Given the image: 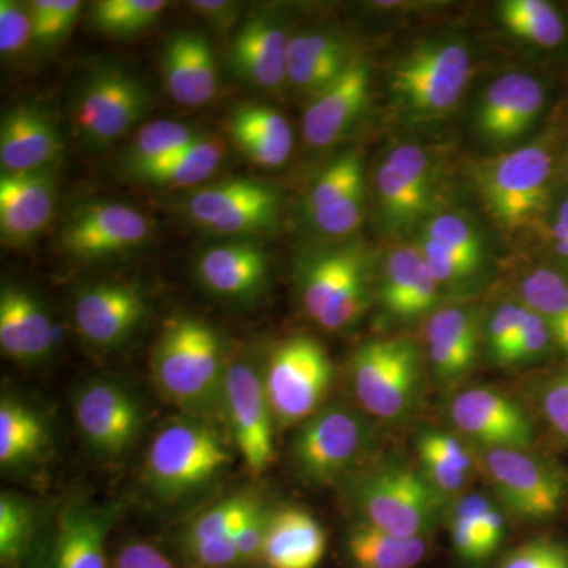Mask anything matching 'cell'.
<instances>
[{"mask_svg":"<svg viewBox=\"0 0 568 568\" xmlns=\"http://www.w3.org/2000/svg\"><path fill=\"white\" fill-rule=\"evenodd\" d=\"M227 365L215 328L192 316L168 321L151 357L156 390L189 414L209 413L223 403Z\"/></svg>","mask_w":568,"mask_h":568,"instance_id":"1","label":"cell"},{"mask_svg":"<svg viewBox=\"0 0 568 568\" xmlns=\"http://www.w3.org/2000/svg\"><path fill=\"white\" fill-rule=\"evenodd\" d=\"M231 455L215 432L194 417L174 418L149 447L145 478L168 500L196 493L230 466Z\"/></svg>","mask_w":568,"mask_h":568,"instance_id":"2","label":"cell"},{"mask_svg":"<svg viewBox=\"0 0 568 568\" xmlns=\"http://www.w3.org/2000/svg\"><path fill=\"white\" fill-rule=\"evenodd\" d=\"M470 55L457 41H426L407 52L390 74V92L406 114L437 118L450 111L465 92Z\"/></svg>","mask_w":568,"mask_h":568,"instance_id":"3","label":"cell"},{"mask_svg":"<svg viewBox=\"0 0 568 568\" xmlns=\"http://www.w3.org/2000/svg\"><path fill=\"white\" fill-rule=\"evenodd\" d=\"M440 497L424 473L399 463L369 470L354 489L364 521L398 537H425L435 525Z\"/></svg>","mask_w":568,"mask_h":568,"instance_id":"4","label":"cell"},{"mask_svg":"<svg viewBox=\"0 0 568 568\" xmlns=\"http://www.w3.org/2000/svg\"><path fill=\"white\" fill-rule=\"evenodd\" d=\"M268 405L280 428L302 424L320 410L334 379L327 351L310 336H294L275 347L264 372Z\"/></svg>","mask_w":568,"mask_h":568,"instance_id":"5","label":"cell"},{"mask_svg":"<svg viewBox=\"0 0 568 568\" xmlns=\"http://www.w3.org/2000/svg\"><path fill=\"white\" fill-rule=\"evenodd\" d=\"M351 375L355 396L366 413L381 420H398L416 405L420 355L406 339H376L355 351Z\"/></svg>","mask_w":568,"mask_h":568,"instance_id":"6","label":"cell"},{"mask_svg":"<svg viewBox=\"0 0 568 568\" xmlns=\"http://www.w3.org/2000/svg\"><path fill=\"white\" fill-rule=\"evenodd\" d=\"M373 446L368 422L345 406L320 409L298 429L294 465L312 484H334L362 465Z\"/></svg>","mask_w":568,"mask_h":568,"instance_id":"7","label":"cell"},{"mask_svg":"<svg viewBox=\"0 0 568 568\" xmlns=\"http://www.w3.org/2000/svg\"><path fill=\"white\" fill-rule=\"evenodd\" d=\"M552 159L534 144L500 156L480 171L481 197L489 213L506 227L525 226L544 211Z\"/></svg>","mask_w":568,"mask_h":568,"instance_id":"8","label":"cell"},{"mask_svg":"<svg viewBox=\"0 0 568 568\" xmlns=\"http://www.w3.org/2000/svg\"><path fill=\"white\" fill-rule=\"evenodd\" d=\"M489 481L504 506L526 521L558 515L568 487L562 470L528 450L491 448L484 458Z\"/></svg>","mask_w":568,"mask_h":568,"instance_id":"9","label":"cell"},{"mask_svg":"<svg viewBox=\"0 0 568 568\" xmlns=\"http://www.w3.org/2000/svg\"><path fill=\"white\" fill-rule=\"evenodd\" d=\"M302 304L306 315L325 331H343L353 325L368 304L362 254L338 250L313 260L302 276Z\"/></svg>","mask_w":568,"mask_h":568,"instance_id":"10","label":"cell"},{"mask_svg":"<svg viewBox=\"0 0 568 568\" xmlns=\"http://www.w3.org/2000/svg\"><path fill=\"white\" fill-rule=\"evenodd\" d=\"M223 406L246 469L253 476H261L274 463L275 420L263 376L248 362L227 365Z\"/></svg>","mask_w":568,"mask_h":568,"instance_id":"11","label":"cell"},{"mask_svg":"<svg viewBox=\"0 0 568 568\" xmlns=\"http://www.w3.org/2000/svg\"><path fill=\"white\" fill-rule=\"evenodd\" d=\"M149 93L133 74L121 69L95 71L82 85L74 104V122L95 145L119 140L149 110Z\"/></svg>","mask_w":568,"mask_h":568,"instance_id":"12","label":"cell"},{"mask_svg":"<svg viewBox=\"0 0 568 568\" xmlns=\"http://www.w3.org/2000/svg\"><path fill=\"white\" fill-rule=\"evenodd\" d=\"M278 194L267 183L231 179L192 194L186 212L204 230L222 235L260 233L274 226Z\"/></svg>","mask_w":568,"mask_h":568,"instance_id":"13","label":"cell"},{"mask_svg":"<svg viewBox=\"0 0 568 568\" xmlns=\"http://www.w3.org/2000/svg\"><path fill=\"white\" fill-rule=\"evenodd\" d=\"M74 417L85 444L103 458L125 454L140 436L144 420L140 402L110 381H95L78 395Z\"/></svg>","mask_w":568,"mask_h":568,"instance_id":"14","label":"cell"},{"mask_svg":"<svg viewBox=\"0 0 568 568\" xmlns=\"http://www.w3.org/2000/svg\"><path fill=\"white\" fill-rule=\"evenodd\" d=\"M151 234V223L125 204L93 203L78 209L62 231V245L81 260L130 252Z\"/></svg>","mask_w":568,"mask_h":568,"instance_id":"15","label":"cell"},{"mask_svg":"<svg viewBox=\"0 0 568 568\" xmlns=\"http://www.w3.org/2000/svg\"><path fill=\"white\" fill-rule=\"evenodd\" d=\"M450 417L462 435L484 444L489 450H528L534 443L532 422L526 410L493 388H470L455 396Z\"/></svg>","mask_w":568,"mask_h":568,"instance_id":"16","label":"cell"},{"mask_svg":"<svg viewBox=\"0 0 568 568\" xmlns=\"http://www.w3.org/2000/svg\"><path fill=\"white\" fill-rule=\"evenodd\" d=\"M384 222L394 230L416 223L428 209L433 193L432 166L417 145H399L388 153L376 175Z\"/></svg>","mask_w":568,"mask_h":568,"instance_id":"17","label":"cell"},{"mask_svg":"<svg viewBox=\"0 0 568 568\" xmlns=\"http://www.w3.org/2000/svg\"><path fill=\"white\" fill-rule=\"evenodd\" d=\"M144 315V295L132 284H97L82 291L74 304L78 332L85 342L99 347L122 345Z\"/></svg>","mask_w":568,"mask_h":568,"instance_id":"18","label":"cell"},{"mask_svg":"<svg viewBox=\"0 0 568 568\" xmlns=\"http://www.w3.org/2000/svg\"><path fill=\"white\" fill-rule=\"evenodd\" d=\"M544 104L540 81L529 74H506L485 92L478 106V130L489 141L518 140L534 125Z\"/></svg>","mask_w":568,"mask_h":568,"instance_id":"19","label":"cell"},{"mask_svg":"<svg viewBox=\"0 0 568 568\" xmlns=\"http://www.w3.org/2000/svg\"><path fill=\"white\" fill-rule=\"evenodd\" d=\"M54 182L40 173L0 178V233L6 245H24L51 222L54 211Z\"/></svg>","mask_w":568,"mask_h":568,"instance_id":"20","label":"cell"},{"mask_svg":"<svg viewBox=\"0 0 568 568\" xmlns=\"http://www.w3.org/2000/svg\"><path fill=\"white\" fill-rule=\"evenodd\" d=\"M62 141L51 119L39 108L18 106L0 125L3 173H40L61 156Z\"/></svg>","mask_w":568,"mask_h":568,"instance_id":"21","label":"cell"},{"mask_svg":"<svg viewBox=\"0 0 568 568\" xmlns=\"http://www.w3.org/2000/svg\"><path fill=\"white\" fill-rule=\"evenodd\" d=\"M369 91V71L364 62H349L332 84L306 108L304 136L313 148H327L346 132L361 114Z\"/></svg>","mask_w":568,"mask_h":568,"instance_id":"22","label":"cell"},{"mask_svg":"<svg viewBox=\"0 0 568 568\" xmlns=\"http://www.w3.org/2000/svg\"><path fill=\"white\" fill-rule=\"evenodd\" d=\"M164 85L171 99L183 106H203L215 97L216 61L211 43L197 33H174L162 54Z\"/></svg>","mask_w":568,"mask_h":568,"instance_id":"23","label":"cell"},{"mask_svg":"<svg viewBox=\"0 0 568 568\" xmlns=\"http://www.w3.org/2000/svg\"><path fill=\"white\" fill-rule=\"evenodd\" d=\"M55 328L44 306L28 291L3 287L0 294V347L21 364L43 361L55 345Z\"/></svg>","mask_w":568,"mask_h":568,"instance_id":"24","label":"cell"},{"mask_svg":"<svg viewBox=\"0 0 568 568\" xmlns=\"http://www.w3.org/2000/svg\"><path fill=\"white\" fill-rule=\"evenodd\" d=\"M290 41L284 29L274 21L254 18L235 36L230 52L231 70L257 88H280L287 80Z\"/></svg>","mask_w":568,"mask_h":568,"instance_id":"25","label":"cell"},{"mask_svg":"<svg viewBox=\"0 0 568 568\" xmlns=\"http://www.w3.org/2000/svg\"><path fill=\"white\" fill-rule=\"evenodd\" d=\"M325 548L321 523L302 508L286 507L271 514L260 559L267 568H317Z\"/></svg>","mask_w":568,"mask_h":568,"instance_id":"26","label":"cell"},{"mask_svg":"<svg viewBox=\"0 0 568 568\" xmlns=\"http://www.w3.org/2000/svg\"><path fill=\"white\" fill-rule=\"evenodd\" d=\"M114 511L110 508H67L59 521L48 568H108L106 536Z\"/></svg>","mask_w":568,"mask_h":568,"instance_id":"27","label":"cell"},{"mask_svg":"<svg viewBox=\"0 0 568 568\" xmlns=\"http://www.w3.org/2000/svg\"><path fill=\"white\" fill-rule=\"evenodd\" d=\"M227 133L246 159L264 168H276L293 151V129L284 115L265 104L235 108L226 122Z\"/></svg>","mask_w":568,"mask_h":568,"instance_id":"28","label":"cell"},{"mask_svg":"<svg viewBox=\"0 0 568 568\" xmlns=\"http://www.w3.org/2000/svg\"><path fill=\"white\" fill-rule=\"evenodd\" d=\"M267 257L252 244L213 246L197 261V278L205 290L226 298H246L261 290Z\"/></svg>","mask_w":568,"mask_h":568,"instance_id":"29","label":"cell"},{"mask_svg":"<svg viewBox=\"0 0 568 568\" xmlns=\"http://www.w3.org/2000/svg\"><path fill=\"white\" fill-rule=\"evenodd\" d=\"M439 282L417 246H403L388 256L381 301L398 317L424 315L436 302Z\"/></svg>","mask_w":568,"mask_h":568,"instance_id":"30","label":"cell"},{"mask_svg":"<svg viewBox=\"0 0 568 568\" xmlns=\"http://www.w3.org/2000/svg\"><path fill=\"white\" fill-rule=\"evenodd\" d=\"M429 361L436 376L444 383L462 379L476 361L477 323L463 308H444L436 312L426 327Z\"/></svg>","mask_w":568,"mask_h":568,"instance_id":"31","label":"cell"},{"mask_svg":"<svg viewBox=\"0 0 568 568\" xmlns=\"http://www.w3.org/2000/svg\"><path fill=\"white\" fill-rule=\"evenodd\" d=\"M224 142L216 134H201L182 151L151 166L129 171L138 182L163 189H183L207 181L223 162Z\"/></svg>","mask_w":568,"mask_h":568,"instance_id":"32","label":"cell"},{"mask_svg":"<svg viewBox=\"0 0 568 568\" xmlns=\"http://www.w3.org/2000/svg\"><path fill=\"white\" fill-rule=\"evenodd\" d=\"M428 551L425 537H398L358 523L347 537V556L353 568H414Z\"/></svg>","mask_w":568,"mask_h":568,"instance_id":"33","label":"cell"},{"mask_svg":"<svg viewBox=\"0 0 568 568\" xmlns=\"http://www.w3.org/2000/svg\"><path fill=\"white\" fill-rule=\"evenodd\" d=\"M43 418L10 396L0 402V465L11 469L36 462L48 446Z\"/></svg>","mask_w":568,"mask_h":568,"instance_id":"34","label":"cell"},{"mask_svg":"<svg viewBox=\"0 0 568 568\" xmlns=\"http://www.w3.org/2000/svg\"><path fill=\"white\" fill-rule=\"evenodd\" d=\"M525 305L547 324L552 343L568 355V280L552 268H537L521 284Z\"/></svg>","mask_w":568,"mask_h":568,"instance_id":"35","label":"cell"},{"mask_svg":"<svg viewBox=\"0 0 568 568\" xmlns=\"http://www.w3.org/2000/svg\"><path fill=\"white\" fill-rule=\"evenodd\" d=\"M499 14L508 31L540 47H558L566 37L558 10L544 0H507L500 3Z\"/></svg>","mask_w":568,"mask_h":568,"instance_id":"36","label":"cell"},{"mask_svg":"<svg viewBox=\"0 0 568 568\" xmlns=\"http://www.w3.org/2000/svg\"><path fill=\"white\" fill-rule=\"evenodd\" d=\"M166 7L163 0H100L92 3L91 21L106 36L133 37L159 21Z\"/></svg>","mask_w":568,"mask_h":568,"instance_id":"37","label":"cell"},{"mask_svg":"<svg viewBox=\"0 0 568 568\" xmlns=\"http://www.w3.org/2000/svg\"><path fill=\"white\" fill-rule=\"evenodd\" d=\"M201 136L190 126L174 121H156L149 123L134 138L129 155H126V171L138 168L151 166L182 151Z\"/></svg>","mask_w":568,"mask_h":568,"instance_id":"38","label":"cell"},{"mask_svg":"<svg viewBox=\"0 0 568 568\" xmlns=\"http://www.w3.org/2000/svg\"><path fill=\"white\" fill-rule=\"evenodd\" d=\"M36 532V514L28 500L11 493L0 496V562L6 568L20 566Z\"/></svg>","mask_w":568,"mask_h":568,"instance_id":"39","label":"cell"},{"mask_svg":"<svg viewBox=\"0 0 568 568\" xmlns=\"http://www.w3.org/2000/svg\"><path fill=\"white\" fill-rule=\"evenodd\" d=\"M489 504L491 500L487 496L474 493V495L463 497L455 507L450 532L455 551L458 552L459 558L470 560V562L488 558L489 552L485 545L481 521H484V515Z\"/></svg>","mask_w":568,"mask_h":568,"instance_id":"40","label":"cell"},{"mask_svg":"<svg viewBox=\"0 0 568 568\" xmlns=\"http://www.w3.org/2000/svg\"><path fill=\"white\" fill-rule=\"evenodd\" d=\"M257 504L260 500L246 495H235L215 504L189 526L183 536V545L211 538L233 537Z\"/></svg>","mask_w":568,"mask_h":568,"instance_id":"41","label":"cell"},{"mask_svg":"<svg viewBox=\"0 0 568 568\" xmlns=\"http://www.w3.org/2000/svg\"><path fill=\"white\" fill-rule=\"evenodd\" d=\"M364 186V170L362 160L355 153H346L342 159L332 163L327 170L317 179L312 193L308 196L310 215L327 205L334 204L339 197L353 193Z\"/></svg>","mask_w":568,"mask_h":568,"instance_id":"42","label":"cell"},{"mask_svg":"<svg viewBox=\"0 0 568 568\" xmlns=\"http://www.w3.org/2000/svg\"><path fill=\"white\" fill-rule=\"evenodd\" d=\"M80 10L78 0H36L29 7L33 40L52 44L65 39Z\"/></svg>","mask_w":568,"mask_h":568,"instance_id":"43","label":"cell"},{"mask_svg":"<svg viewBox=\"0 0 568 568\" xmlns=\"http://www.w3.org/2000/svg\"><path fill=\"white\" fill-rule=\"evenodd\" d=\"M429 239L437 244L446 246L450 252L466 257L470 263L480 265L484 248H481L480 237L474 227L465 219L457 215H440L433 219L426 226V233Z\"/></svg>","mask_w":568,"mask_h":568,"instance_id":"44","label":"cell"},{"mask_svg":"<svg viewBox=\"0 0 568 568\" xmlns=\"http://www.w3.org/2000/svg\"><path fill=\"white\" fill-rule=\"evenodd\" d=\"M528 312V306L519 304H504L496 310L488 328L489 353L496 364L507 365L508 355L517 345Z\"/></svg>","mask_w":568,"mask_h":568,"instance_id":"45","label":"cell"},{"mask_svg":"<svg viewBox=\"0 0 568 568\" xmlns=\"http://www.w3.org/2000/svg\"><path fill=\"white\" fill-rule=\"evenodd\" d=\"M362 211H364V186L339 197L334 204L312 213L313 224L325 234H347L361 223Z\"/></svg>","mask_w":568,"mask_h":568,"instance_id":"46","label":"cell"},{"mask_svg":"<svg viewBox=\"0 0 568 568\" xmlns=\"http://www.w3.org/2000/svg\"><path fill=\"white\" fill-rule=\"evenodd\" d=\"M420 252L424 254L426 265L439 284L463 282L476 274L480 267V265L470 263L466 257L450 252L446 246L437 244L428 235H424L422 239Z\"/></svg>","mask_w":568,"mask_h":568,"instance_id":"47","label":"cell"},{"mask_svg":"<svg viewBox=\"0 0 568 568\" xmlns=\"http://www.w3.org/2000/svg\"><path fill=\"white\" fill-rule=\"evenodd\" d=\"M500 568H568V549L558 541L538 538L511 549Z\"/></svg>","mask_w":568,"mask_h":568,"instance_id":"48","label":"cell"},{"mask_svg":"<svg viewBox=\"0 0 568 568\" xmlns=\"http://www.w3.org/2000/svg\"><path fill=\"white\" fill-rule=\"evenodd\" d=\"M33 40L31 13L11 0L0 2V51L17 54Z\"/></svg>","mask_w":568,"mask_h":568,"instance_id":"49","label":"cell"},{"mask_svg":"<svg viewBox=\"0 0 568 568\" xmlns=\"http://www.w3.org/2000/svg\"><path fill=\"white\" fill-rule=\"evenodd\" d=\"M183 551L194 568H227L241 562L233 537L211 538L183 545Z\"/></svg>","mask_w":568,"mask_h":568,"instance_id":"50","label":"cell"},{"mask_svg":"<svg viewBox=\"0 0 568 568\" xmlns=\"http://www.w3.org/2000/svg\"><path fill=\"white\" fill-rule=\"evenodd\" d=\"M540 405L548 424L568 444V369L545 383Z\"/></svg>","mask_w":568,"mask_h":568,"instance_id":"51","label":"cell"},{"mask_svg":"<svg viewBox=\"0 0 568 568\" xmlns=\"http://www.w3.org/2000/svg\"><path fill=\"white\" fill-rule=\"evenodd\" d=\"M551 343L552 338L547 324L544 323V320L537 313L529 308L517 345L514 346L510 355H508L507 365L534 361V358H538L547 353Z\"/></svg>","mask_w":568,"mask_h":568,"instance_id":"52","label":"cell"},{"mask_svg":"<svg viewBox=\"0 0 568 568\" xmlns=\"http://www.w3.org/2000/svg\"><path fill=\"white\" fill-rule=\"evenodd\" d=\"M268 518L271 514L260 503L242 523L241 528L235 530L233 538L241 562H252L261 558Z\"/></svg>","mask_w":568,"mask_h":568,"instance_id":"53","label":"cell"},{"mask_svg":"<svg viewBox=\"0 0 568 568\" xmlns=\"http://www.w3.org/2000/svg\"><path fill=\"white\" fill-rule=\"evenodd\" d=\"M417 447L435 452V454L440 455V457L450 462L452 465L462 469L463 473H470V465H473V462H470L466 447L459 443L457 437L447 435V433L443 432H428L418 437Z\"/></svg>","mask_w":568,"mask_h":568,"instance_id":"54","label":"cell"},{"mask_svg":"<svg viewBox=\"0 0 568 568\" xmlns=\"http://www.w3.org/2000/svg\"><path fill=\"white\" fill-rule=\"evenodd\" d=\"M112 568H174V566L159 548L142 541H133L118 552Z\"/></svg>","mask_w":568,"mask_h":568,"instance_id":"55","label":"cell"},{"mask_svg":"<svg viewBox=\"0 0 568 568\" xmlns=\"http://www.w3.org/2000/svg\"><path fill=\"white\" fill-rule=\"evenodd\" d=\"M190 6L201 17H204L205 20L211 21L220 29L233 24L239 10H241L239 3L226 2V0H222V2L220 0H196V2H190Z\"/></svg>","mask_w":568,"mask_h":568,"instance_id":"56","label":"cell"},{"mask_svg":"<svg viewBox=\"0 0 568 568\" xmlns=\"http://www.w3.org/2000/svg\"><path fill=\"white\" fill-rule=\"evenodd\" d=\"M552 235H555L556 250L560 256L568 260V224L556 220V223L552 224Z\"/></svg>","mask_w":568,"mask_h":568,"instance_id":"57","label":"cell"},{"mask_svg":"<svg viewBox=\"0 0 568 568\" xmlns=\"http://www.w3.org/2000/svg\"><path fill=\"white\" fill-rule=\"evenodd\" d=\"M558 220H560V222L568 224V201L560 205Z\"/></svg>","mask_w":568,"mask_h":568,"instance_id":"58","label":"cell"}]
</instances>
